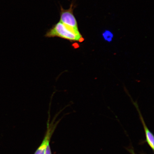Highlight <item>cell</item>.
<instances>
[{
  "mask_svg": "<svg viewBox=\"0 0 154 154\" xmlns=\"http://www.w3.org/2000/svg\"><path fill=\"white\" fill-rule=\"evenodd\" d=\"M45 36L47 38H61L71 42L83 41L82 36L79 29L65 26L60 21L48 31Z\"/></svg>",
  "mask_w": 154,
  "mask_h": 154,
  "instance_id": "1",
  "label": "cell"
},
{
  "mask_svg": "<svg viewBox=\"0 0 154 154\" xmlns=\"http://www.w3.org/2000/svg\"><path fill=\"white\" fill-rule=\"evenodd\" d=\"M73 7L72 3L68 9H64L61 6L60 22L69 27L79 29L78 23L73 13Z\"/></svg>",
  "mask_w": 154,
  "mask_h": 154,
  "instance_id": "2",
  "label": "cell"
},
{
  "mask_svg": "<svg viewBox=\"0 0 154 154\" xmlns=\"http://www.w3.org/2000/svg\"><path fill=\"white\" fill-rule=\"evenodd\" d=\"M47 123V132L44 137L43 142L40 144L39 147L38 148L34 154H44L45 151L49 142L52 135L56 127L57 126V123L53 124V123L50 124L49 121Z\"/></svg>",
  "mask_w": 154,
  "mask_h": 154,
  "instance_id": "3",
  "label": "cell"
},
{
  "mask_svg": "<svg viewBox=\"0 0 154 154\" xmlns=\"http://www.w3.org/2000/svg\"><path fill=\"white\" fill-rule=\"evenodd\" d=\"M136 108L138 111V113H139L140 118L142 124L143 125L144 132H145L146 139L144 142H147L148 145L149 146V147L151 148V149L153 151L154 149V136L153 134L150 131L149 129L148 128L147 126H146L143 117H142L138 108L137 106H136Z\"/></svg>",
  "mask_w": 154,
  "mask_h": 154,
  "instance_id": "4",
  "label": "cell"
},
{
  "mask_svg": "<svg viewBox=\"0 0 154 154\" xmlns=\"http://www.w3.org/2000/svg\"><path fill=\"white\" fill-rule=\"evenodd\" d=\"M103 37L106 41L111 42L113 37V35L110 31L106 30L103 34Z\"/></svg>",
  "mask_w": 154,
  "mask_h": 154,
  "instance_id": "5",
  "label": "cell"
},
{
  "mask_svg": "<svg viewBox=\"0 0 154 154\" xmlns=\"http://www.w3.org/2000/svg\"><path fill=\"white\" fill-rule=\"evenodd\" d=\"M44 154H52L49 144H48L47 148H46Z\"/></svg>",
  "mask_w": 154,
  "mask_h": 154,
  "instance_id": "6",
  "label": "cell"
},
{
  "mask_svg": "<svg viewBox=\"0 0 154 154\" xmlns=\"http://www.w3.org/2000/svg\"><path fill=\"white\" fill-rule=\"evenodd\" d=\"M126 149L131 154H136L134 152L133 148L132 147L128 148V149Z\"/></svg>",
  "mask_w": 154,
  "mask_h": 154,
  "instance_id": "7",
  "label": "cell"
}]
</instances>
